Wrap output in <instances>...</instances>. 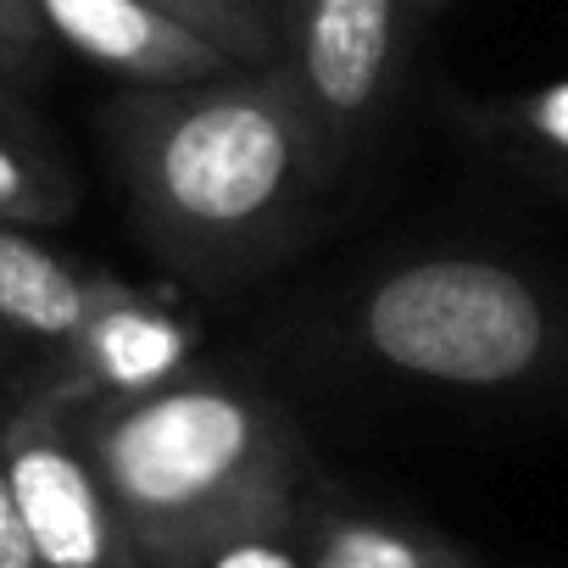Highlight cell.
Returning <instances> with one entry per match:
<instances>
[{
  "mask_svg": "<svg viewBox=\"0 0 568 568\" xmlns=\"http://www.w3.org/2000/svg\"><path fill=\"white\" fill-rule=\"evenodd\" d=\"M123 291L129 284H118L112 273L79 267L51 245H40L29 229L0 223V324L12 335L68 346Z\"/></svg>",
  "mask_w": 568,
  "mask_h": 568,
  "instance_id": "8",
  "label": "cell"
},
{
  "mask_svg": "<svg viewBox=\"0 0 568 568\" xmlns=\"http://www.w3.org/2000/svg\"><path fill=\"white\" fill-rule=\"evenodd\" d=\"M0 346H7V324H0Z\"/></svg>",
  "mask_w": 568,
  "mask_h": 568,
  "instance_id": "19",
  "label": "cell"
},
{
  "mask_svg": "<svg viewBox=\"0 0 568 568\" xmlns=\"http://www.w3.org/2000/svg\"><path fill=\"white\" fill-rule=\"evenodd\" d=\"M79 435L145 568H206L291 518L296 446L278 413L217 379L79 402Z\"/></svg>",
  "mask_w": 568,
  "mask_h": 568,
  "instance_id": "2",
  "label": "cell"
},
{
  "mask_svg": "<svg viewBox=\"0 0 568 568\" xmlns=\"http://www.w3.org/2000/svg\"><path fill=\"white\" fill-rule=\"evenodd\" d=\"M12 106V95H7V84H0V112H7Z\"/></svg>",
  "mask_w": 568,
  "mask_h": 568,
  "instance_id": "17",
  "label": "cell"
},
{
  "mask_svg": "<svg viewBox=\"0 0 568 568\" xmlns=\"http://www.w3.org/2000/svg\"><path fill=\"white\" fill-rule=\"evenodd\" d=\"M51 29L34 0H0V84H23L40 73Z\"/></svg>",
  "mask_w": 568,
  "mask_h": 568,
  "instance_id": "12",
  "label": "cell"
},
{
  "mask_svg": "<svg viewBox=\"0 0 568 568\" xmlns=\"http://www.w3.org/2000/svg\"><path fill=\"white\" fill-rule=\"evenodd\" d=\"M0 452L40 568H145L79 435V402L57 385L29 390L0 418Z\"/></svg>",
  "mask_w": 568,
  "mask_h": 568,
  "instance_id": "4",
  "label": "cell"
},
{
  "mask_svg": "<svg viewBox=\"0 0 568 568\" xmlns=\"http://www.w3.org/2000/svg\"><path fill=\"white\" fill-rule=\"evenodd\" d=\"M184 357H190L184 324L168 318L156 302L123 291L62 346V363L45 385H57L68 402H106L179 379Z\"/></svg>",
  "mask_w": 568,
  "mask_h": 568,
  "instance_id": "7",
  "label": "cell"
},
{
  "mask_svg": "<svg viewBox=\"0 0 568 568\" xmlns=\"http://www.w3.org/2000/svg\"><path fill=\"white\" fill-rule=\"evenodd\" d=\"M7 418V413H0ZM0 568H40L34 557V540H29V524L18 513V496H12V474H7V452H0Z\"/></svg>",
  "mask_w": 568,
  "mask_h": 568,
  "instance_id": "13",
  "label": "cell"
},
{
  "mask_svg": "<svg viewBox=\"0 0 568 568\" xmlns=\"http://www.w3.org/2000/svg\"><path fill=\"white\" fill-rule=\"evenodd\" d=\"M402 7H435V0H402Z\"/></svg>",
  "mask_w": 568,
  "mask_h": 568,
  "instance_id": "18",
  "label": "cell"
},
{
  "mask_svg": "<svg viewBox=\"0 0 568 568\" xmlns=\"http://www.w3.org/2000/svg\"><path fill=\"white\" fill-rule=\"evenodd\" d=\"M278 68L291 73L329 168L346 173L402 51V0H278Z\"/></svg>",
  "mask_w": 568,
  "mask_h": 568,
  "instance_id": "5",
  "label": "cell"
},
{
  "mask_svg": "<svg viewBox=\"0 0 568 568\" xmlns=\"http://www.w3.org/2000/svg\"><path fill=\"white\" fill-rule=\"evenodd\" d=\"M73 201H79V190L68 184V173L57 162L29 151L18 134H0V223H18V229L62 223L73 212Z\"/></svg>",
  "mask_w": 568,
  "mask_h": 568,
  "instance_id": "11",
  "label": "cell"
},
{
  "mask_svg": "<svg viewBox=\"0 0 568 568\" xmlns=\"http://www.w3.org/2000/svg\"><path fill=\"white\" fill-rule=\"evenodd\" d=\"M112 145L140 234L195 273L262 256L335 179L284 68L140 84L112 106Z\"/></svg>",
  "mask_w": 568,
  "mask_h": 568,
  "instance_id": "1",
  "label": "cell"
},
{
  "mask_svg": "<svg viewBox=\"0 0 568 568\" xmlns=\"http://www.w3.org/2000/svg\"><path fill=\"white\" fill-rule=\"evenodd\" d=\"M201 40H212L223 57L240 68H278L284 40H278V0H151Z\"/></svg>",
  "mask_w": 568,
  "mask_h": 568,
  "instance_id": "9",
  "label": "cell"
},
{
  "mask_svg": "<svg viewBox=\"0 0 568 568\" xmlns=\"http://www.w3.org/2000/svg\"><path fill=\"white\" fill-rule=\"evenodd\" d=\"M363 346L413 379L513 385L551 352V318L535 284L490 256H429L385 273L357 313Z\"/></svg>",
  "mask_w": 568,
  "mask_h": 568,
  "instance_id": "3",
  "label": "cell"
},
{
  "mask_svg": "<svg viewBox=\"0 0 568 568\" xmlns=\"http://www.w3.org/2000/svg\"><path fill=\"white\" fill-rule=\"evenodd\" d=\"M307 568H468V562L440 540H424V535H407L390 524L341 518L318 535Z\"/></svg>",
  "mask_w": 568,
  "mask_h": 568,
  "instance_id": "10",
  "label": "cell"
},
{
  "mask_svg": "<svg viewBox=\"0 0 568 568\" xmlns=\"http://www.w3.org/2000/svg\"><path fill=\"white\" fill-rule=\"evenodd\" d=\"M524 123H529L535 140H546V145H557V151L568 156V84L540 90V95L524 106Z\"/></svg>",
  "mask_w": 568,
  "mask_h": 568,
  "instance_id": "14",
  "label": "cell"
},
{
  "mask_svg": "<svg viewBox=\"0 0 568 568\" xmlns=\"http://www.w3.org/2000/svg\"><path fill=\"white\" fill-rule=\"evenodd\" d=\"M557 190H562V195H568V162H562V168H557Z\"/></svg>",
  "mask_w": 568,
  "mask_h": 568,
  "instance_id": "16",
  "label": "cell"
},
{
  "mask_svg": "<svg viewBox=\"0 0 568 568\" xmlns=\"http://www.w3.org/2000/svg\"><path fill=\"white\" fill-rule=\"evenodd\" d=\"M206 568H302L284 546H273V535H240L223 551H212Z\"/></svg>",
  "mask_w": 568,
  "mask_h": 568,
  "instance_id": "15",
  "label": "cell"
},
{
  "mask_svg": "<svg viewBox=\"0 0 568 568\" xmlns=\"http://www.w3.org/2000/svg\"><path fill=\"white\" fill-rule=\"evenodd\" d=\"M34 7L51 40L129 84H201L240 68L151 0H34Z\"/></svg>",
  "mask_w": 568,
  "mask_h": 568,
  "instance_id": "6",
  "label": "cell"
}]
</instances>
